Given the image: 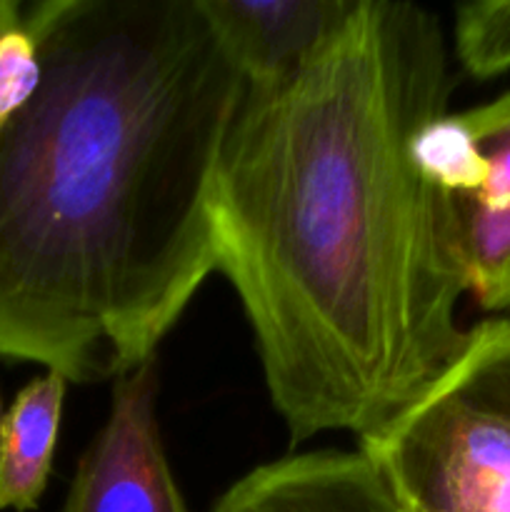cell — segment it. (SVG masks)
Wrapping results in <instances>:
<instances>
[{
	"label": "cell",
	"mask_w": 510,
	"mask_h": 512,
	"mask_svg": "<svg viewBox=\"0 0 510 512\" xmlns=\"http://www.w3.org/2000/svg\"><path fill=\"white\" fill-rule=\"evenodd\" d=\"M450 90L438 15L400 0H358L295 73L245 90L215 253L293 443L375 433L463 345L455 200L410 153Z\"/></svg>",
	"instance_id": "cell-1"
},
{
	"label": "cell",
	"mask_w": 510,
	"mask_h": 512,
	"mask_svg": "<svg viewBox=\"0 0 510 512\" xmlns=\"http://www.w3.org/2000/svg\"><path fill=\"white\" fill-rule=\"evenodd\" d=\"M23 23L43 78L0 128V355L118 380L218 270L248 83L198 0H45Z\"/></svg>",
	"instance_id": "cell-2"
},
{
	"label": "cell",
	"mask_w": 510,
	"mask_h": 512,
	"mask_svg": "<svg viewBox=\"0 0 510 512\" xmlns=\"http://www.w3.org/2000/svg\"><path fill=\"white\" fill-rule=\"evenodd\" d=\"M360 453L408 512H510V320L465 330L443 373Z\"/></svg>",
	"instance_id": "cell-3"
},
{
	"label": "cell",
	"mask_w": 510,
	"mask_h": 512,
	"mask_svg": "<svg viewBox=\"0 0 510 512\" xmlns=\"http://www.w3.org/2000/svg\"><path fill=\"white\" fill-rule=\"evenodd\" d=\"M155 395V358L115 380L108 420L80 458L63 512H188L165 458Z\"/></svg>",
	"instance_id": "cell-4"
},
{
	"label": "cell",
	"mask_w": 510,
	"mask_h": 512,
	"mask_svg": "<svg viewBox=\"0 0 510 512\" xmlns=\"http://www.w3.org/2000/svg\"><path fill=\"white\" fill-rule=\"evenodd\" d=\"M220 48L250 88L295 73L348 20L358 0H198Z\"/></svg>",
	"instance_id": "cell-5"
},
{
	"label": "cell",
	"mask_w": 510,
	"mask_h": 512,
	"mask_svg": "<svg viewBox=\"0 0 510 512\" xmlns=\"http://www.w3.org/2000/svg\"><path fill=\"white\" fill-rule=\"evenodd\" d=\"M210 512H408L363 453L313 450L265 463Z\"/></svg>",
	"instance_id": "cell-6"
},
{
	"label": "cell",
	"mask_w": 510,
	"mask_h": 512,
	"mask_svg": "<svg viewBox=\"0 0 510 512\" xmlns=\"http://www.w3.org/2000/svg\"><path fill=\"white\" fill-rule=\"evenodd\" d=\"M488 175L475 193L455 200L468 293L483 310L510 308V90L465 110Z\"/></svg>",
	"instance_id": "cell-7"
},
{
	"label": "cell",
	"mask_w": 510,
	"mask_h": 512,
	"mask_svg": "<svg viewBox=\"0 0 510 512\" xmlns=\"http://www.w3.org/2000/svg\"><path fill=\"white\" fill-rule=\"evenodd\" d=\"M68 380L48 370L25 385L0 425V510L38 508L58 445Z\"/></svg>",
	"instance_id": "cell-8"
},
{
	"label": "cell",
	"mask_w": 510,
	"mask_h": 512,
	"mask_svg": "<svg viewBox=\"0 0 510 512\" xmlns=\"http://www.w3.org/2000/svg\"><path fill=\"white\" fill-rule=\"evenodd\" d=\"M410 153L423 178L453 198L475 193L488 175L478 140L463 113L428 120L415 133Z\"/></svg>",
	"instance_id": "cell-9"
},
{
	"label": "cell",
	"mask_w": 510,
	"mask_h": 512,
	"mask_svg": "<svg viewBox=\"0 0 510 512\" xmlns=\"http://www.w3.org/2000/svg\"><path fill=\"white\" fill-rule=\"evenodd\" d=\"M455 53L468 75L495 78L510 70V0L465 3L455 10Z\"/></svg>",
	"instance_id": "cell-10"
},
{
	"label": "cell",
	"mask_w": 510,
	"mask_h": 512,
	"mask_svg": "<svg viewBox=\"0 0 510 512\" xmlns=\"http://www.w3.org/2000/svg\"><path fill=\"white\" fill-rule=\"evenodd\" d=\"M43 78L38 45L23 18L0 30V128L30 103Z\"/></svg>",
	"instance_id": "cell-11"
},
{
	"label": "cell",
	"mask_w": 510,
	"mask_h": 512,
	"mask_svg": "<svg viewBox=\"0 0 510 512\" xmlns=\"http://www.w3.org/2000/svg\"><path fill=\"white\" fill-rule=\"evenodd\" d=\"M20 18H23V8H20V3H13V0H0V30L18 23Z\"/></svg>",
	"instance_id": "cell-12"
},
{
	"label": "cell",
	"mask_w": 510,
	"mask_h": 512,
	"mask_svg": "<svg viewBox=\"0 0 510 512\" xmlns=\"http://www.w3.org/2000/svg\"><path fill=\"white\" fill-rule=\"evenodd\" d=\"M3 415H5V410H3V398H0V425H3Z\"/></svg>",
	"instance_id": "cell-13"
}]
</instances>
